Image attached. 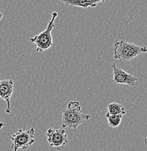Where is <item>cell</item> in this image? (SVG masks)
Returning a JSON list of instances; mask_svg holds the SVG:
<instances>
[{
  "instance_id": "obj_1",
  "label": "cell",
  "mask_w": 147,
  "mask_h": 151,
  "mask_svg": "<svg viewBox=\"0 0 147 151\" xmlns=\"http://www.w3.org/2000/svg\"><path fill=\"white\" fill-rule=\"evenodd\" d=\"M91 119V116L82 112V108L78 101H70L67 107L62 110L63 128L73 129L76 131L79 127Z\"/></svg>"
},
{
  "instance_id": "obj_2",
  "label": "cell",
  "mask_w": 147,
  "mask_h": 151,
  "mask_svg": "<svg viewBox=\"0 0 147 151\" xmlns=\"http://www.w3.org/2000/svg\"><path fill=\"white\" fill-rule=\"evenodd\" d=\"M114 58L122 61H129L147 52V47L135 45L125 40H117L113 44Z\"/></svg>"
},
{
  "instance_id": "obj_3",
  "label": "cell",
  "mask_w": 147,
  "mask_h": 151,
  "mask_svg": "<svg viewBox=\"0 0 147 151\" xmlns=\"http://www.w3.org/2000/svg\"><path fill=\"white\" fill-rule=\"evenodd\" d=\"M58 17V12H53L52 18L47 25L46 29L42 32L37 34L34 37L28 38V40L36 46V51L37 52H44L52 47H53L52 31L55 27V20Z\"/></svg>"
},
{
  "instance_id": "obj_4",
  "label": "cell",
  "mask_w": 147,
  "mask_h": 151,
  "mask_svg": "<svg viewBox=\"0 0 147 151\" xmlns=\"http://www.w3.org/2000/svg\"><path fill=\"white\" fill-rule=\"evenodd\" d=\"M35 134V130L34 128H30L28 129H19L16 133L9 137L12 140L11 147L13 148V151H18V149H22L25 150L31 147L34 142V136Z\"/></svg>"
},
{
  "instance_id": "obj_5",
  "label": "cell",
  "mask_w": 147,
  "mask_h": 151,
  "mask_svg": "<svg viewBox=\"0 0 147 151\" xmlns=\"http://www.w3.org/2000/svg\"><path fill=\"white\" fill-rule=\"evenodd\" d=\"M47 137L50 147H60L69 143L66 132L64 128H49L47 131Z\"/></svg>"
},
{
  "instance_id": "obj_6",
  "label": "cell",
  "mask_w": 147,
  "mask_h": 151,
  "mask_svg": "<svg viewBox=\"0 0 147 151\" xmlns=\"http://www.w3.org/2000/svg\"><path fill=\"white\" fill-rule=\"evenodd\" d=\"M113 71V78L112 82L114 84H126L130 86H136L138 82V78L132 74L125 71L122 68L118 67L115 64L112 65Z\"/></svg>"
},
{
  "instance_id": "obj_7",
  "label": "cell",
  "mask_w": 147,
  "mask_h": 151,
  "mask_svg": "<svg viewBox=\"0 0 147 151\" xmlns=\"http://www.w3.org/2000/svg\"><path fill=\"white\" fill-rule=\"evenodd\" d=\"M14 92V81L12 79L0 80V98L7 103L6 113L11 112L10 99Z\"/></svg>"
},
{
  "instance_id": "obj_8",
  "label": "cell",
  "mask_w": 147,
  "mask_h": 151,
  "mask_svg": "<svg viewBox=\"0 0 147 151\" xmlns=\"http://www.w3.org/2000/svg\"><path fill=\"white\" fill-rule=\"evenodd\" d=\"M59 1L66 5L87 9L88 7H96L98 4H102L106 0H59Z\"/></svg>"
},
{
  "instance_id": "obj_9",
  "label": "cell",
  "mask_w": 147,
  "mask_h": 151,
  "mask_svg": "<svg viewBox=\"0 0 147 151\" xmlns=\"http://www.w3.org/2000/svg\"><path fill=\"white\" fill-rule=\"evenodd\" d=\"M108 111L107 113L113 115H122L126 114V110L122 104L119 103H109L107 106Z\"/></svg>"
},
{
  "instance_id": "obj_10",
  "label": "cell",
  "mask_w": 147,
  "mask_h": 151,
  "mask_svg": "<svg viewBox=\"0 0 147 151\" xmlns=\"http://www.w3.org/2000/svg\"><path fill=\"white\" fill-rule=\"evenodd\" d=\"M105 117L108 120V124L112 128H117L121 124L122 119V115H113L106 113Z\"/></svg>"
},
{
  "instance_id": "obj_11",
  "label": "cell",
  "mask_w": 147,
  "mask_h": 151,
  "mask_svg": "<svg viewBox=\"0 0 147 151\" xmlns=\"http://www.w3.org/2000/svg\"><path fill=\"white\" fill-rule=\"evenodd\" d=\"M5 125H6V124H4V123L0 122V129H2L3 127H4Z\"/></svg>"
},
{
  "instance_id": "obj_12",
  "label": "cell",
  "mask_w": 147,
  "mask_h": 151,
  "mask_svg": "<svg viewBox=\"0 0 147 151\" xmlns=\"http://www.w3.org/2000/svg\"><path fill=\"white\" fill-rule=\"evenodd\" d=\"M2 18H3L2 13H1V12H0V20H1V19H2Z\"/></svg>"
},
{
  "instance_id": "obj_13",
  "label": "cell",
  "mask_w": 147,
  "mask_h": 151,
  "mask_svg": "<svg viewBox=\"0 0 147 151\" xmlns=\"http://www.w3.org/2000/svg\"><path fill=\"white\" fill-rule=\"evenodd\" d=\"M144 143H145V144H146V145L147 146V137L145 138V139H144Z\"/></svg>"
}]
</instances>
